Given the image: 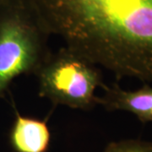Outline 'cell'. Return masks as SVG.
<instances>
[{"label": "cell", "mask_w": 152, "mask_h": 152, "mask_svg": "<svg viewBox=\"0 0 152 152\" xmlns=\"http://www.w3.org/2000/svg\"><path fill=\"white\" fill-rule=\"evenodd\" d=\"M104 95L97 104L107 111H127L134 114L142 123L152 122V87L145 84L134 91H124L118 85L103 87Z\"/></svg>", "instance_id": "cell-4"}, {"label": "cell", "mask_w": 152, "mask_h": 152, "mask_svg": "<svg viewBox=\"0 0 152 152\" xmlns=\"http://www.w3.org/2000/svg\"><path fill=\"white\" fill-rule=\"evenodd\" d=\"M50 35L118 79L152 82V0H32Z\"/></svg>", "instance_id": "cell-1"}, {"label": "cell", "mask_w": 152, "mask_h": 152, "mask_svg": "<svg viewBox=\"0 0 152 152\" xmlns=\"http://www.w3.org/2000/svg\"><path fill=\"white\" fill-rule=\"evenodd\" d=\"M15 119L11 128L10 141L15 152H46L51 134L47 122L24 117L15 111Z\"/></svg>", "instance_id": "cell-5"}, {"label": "cell", "mask_w": 152, "mask_h": 152, "mask_svg": "<svg viewBox=\"0 0 152 152\" xmlns=\"http://www.w3.org/2000/svg\"><path fill=\"white\" fill-rule=\"evenodd\" d=\"M104 152H152V143L135 140L109 144Z\"/></svg>", "instance_id": "cell-6"}, {"label": "cell", "mask_w": 152, "mask_h": 152, "mask_svg": "<svg viewBox=\"0 0 152 152\" xmlns=\"http://www.w3.org/2000/svg\"><path fill=\"white\" fill-rule=\"evenodd\" d=\"M49 36L32 0H0V97L18 76L37 73Z\"/></svg>", "instance_id": "cell-2"}, {"label": "cell", "mask_w": 152, "mask_h": 152, "mask_svg": "<svg viewBox=\"0 0 152 152\" xmlns=\"http://www.w3.org/2000/svg\"><path fill=\"white\" fill-rule=\"evenodd\" d=\"M36 75L41 97L75 109L93 108L96 88L106 86L97 66L65 47L51 53Z\"/></svg>", "instance_id": "cell-3"}]
</instances>
